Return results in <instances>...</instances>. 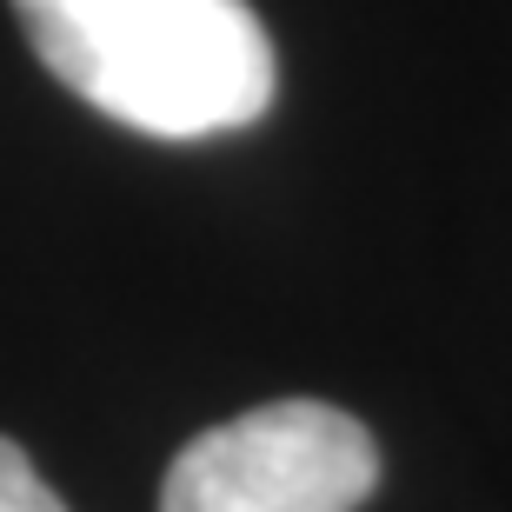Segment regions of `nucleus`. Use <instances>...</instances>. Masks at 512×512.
I'll return each mask as SVG.
<instances>
[{
	"mask_svg": "<svg viewBox=\"0 0 512 512\" xmlns=\"http://www.w3.org/2000/svg\"><path fill=\"white\" fill-rule=\"evenodd\" d=\"M0 512H67L60 493L34 473V459L14 439H0Z\"/></svg>",
	"mask_w": 512,
	"mask_h": 512,
	"instance_id": "nucleus-3",
	"label": "nucleus"
},
{
	"mask_svg": "<svg viewBox=\"0 0 512 512\" xmlns=\"http://www.w3.org/2000/svg\"><path fill=\"white\" fill-rule=\"evenodd\" d=\"M380 486V446L326 399H273L180 446L160 512H360Z\"/></svg>",
	"mask_w": 512,
	"mask_h": 512,
	"instance_id": "nucleus-2",
	"label": "nucleus"
},
{
	"mask_svg": "<svg viewBox=\"0 0 512 512\" xmlns=\"http://www.w3.org/2000/svg\"><path fill=\"white\" fill-rule=\"evenodd\" d=\"M60 87L153 140L253 127L273 100V40L247 0H14Z\"/></svg>",
	"mask_w": 512,
	"mask_h": 512,
	"instance_id": "nucleus-1",
	"label": "nucleus"
}]
</instances>
